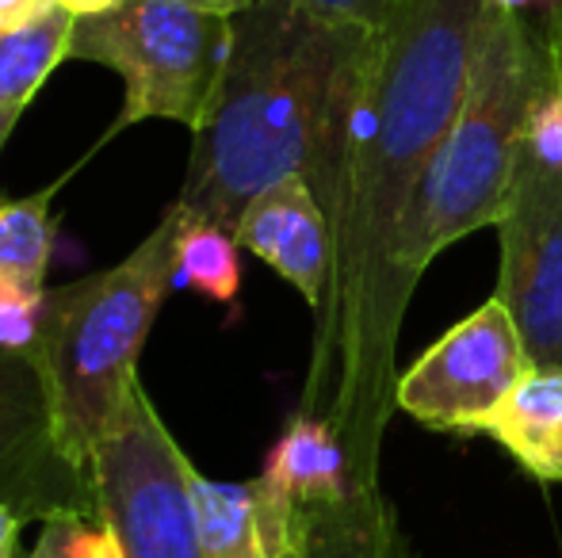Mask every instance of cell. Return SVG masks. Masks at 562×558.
Masks as SVG:
<instances>
[{
    "mask_svg": "<svg viewBox=\"0 0 562 558\" xmlns=\"http://www.w3.org/2000/svg\"><path fill=\"white\" fill-rule=\"evenodd\" d=\"M486 4L398 0L371 31L306 176L334 257L299 410L326 421L371 482L398 410V333L417 287L409 234L463 107Z\"/></svg>",
    "mask_w": 562,
    "mask_h": 558,
    "instance_id": "cell-1",
    "label": "cell"
},
{
    "mask_svg": "<svg viewBox=\"0 0 562 558\" xmlns=\"http://www.w3.org/2000/svg\"><path fill=\"white\" fill-rule=\"evenodd\" d=\"M368 38V27L322 15L303 0L241 8L215 100L192 135L177 207L234 234L265 187L311 176Z\"/></svg>",
    "mask_w": 562,
    "mask_h": 558,
    "instance_id": "cell-2",
    "label": "cell"
},
{
    "mask_svg": "<svg viewBox=\"0 0 562 558\" xmlns=\"http://www.w3.org/2000/svg\"><path fill=\"white\" fill-rule=\"evenodd\" d=\"M559 69L562 8H548L543 23H532L520 8L490 0L463 107L409 234L406 272L414 283L459 238L502 223L532 115Z\"/></svg>",
    "mask_w": 562,
    "mask_h": 558,
    "instance_id": "cell-3",
    "label": "cell"
},
{
    "mask_svg": "<svg viewBox=\"0 0 562 558\" xmlns=\"http://www.w3.org/2000/svg\"><path fill=\"white\" fill-rule=\"evenodd\" d=\"M180 223L184 215L172 203L115 269L46 287L38 367L50 395L58 447L81 470H89L92 447L112 429L138 383V356L172 291Z\"/></svg>",
    "mask_w": 562,
    "mask_h": 558,
    "instance_id": "cell-4",
    "label": "cell"
},
{
    "mask_svg": "<svg viewBox=\"0 0 562 558\" xmlns=\"http://www.w3.org/2000/svg\"><path fill=\"white\" fill-rule=\"evenodd\" d=\"M265 558H414L383 486L356 470L322 418L295 410L252 478Z\"/></svg>",
    "mask_w": 562,
    "mask_h": 558,
    "instance_id": "cell-5",
    "label": "cell"
},
{
    "mask_svg": "<svg viewBox=\"0 0 562 558\" xmlns=\"http://www.w3.org/2000/svg\"><path fill=\"white\" fill-rule=\"evenodd\" d=\"M234 15L188 0H123L97 15H77L69 61L104 66L123 77V112L112 135L146 119H172L195 135L223 77Z\"/></svg>",
    "mask_w": 562,
    "mask_h": 558,
    "instance_id": "cell-6",
    "label": "cell"
},
{
    "mask_svg": "<svg viewBox=\"0 0 562 558\" xmlns=\"http://www.w3.org/2000/svg\"><path fill=\"white\" fill-rule=\"evenodd\" d=\"M100 521L123 558H203L195 467L165 429L146 383H134L112 429L92 447Z\"/></svg>",
    "mask_w": 562,
    "mask_h": 558,
    "instance_id": "cell-7",
    "label": "cell"
},
{
    "mask_svg": "<svg viewBox=\"0 0 562 558\" xmlns=\"http://www.w3.org/2000/svg\"><path fill=\"white\" fill-rule=\"evenodd\" d=\"M497 238V298L517 321L532 367L562 372V69L532 115Z\"/></svg>",
    "mask_w": 562,
    "mask_h": 558,
    "instance_id": "cell-8",
    "label": "cell"
},
{
    "mask_svg": "<svg viewBox=\"0 0 562 558\" xmlns=\"http://www.w3.org/2000/svg\"><path fill=\"white\" fill-rule=\"evenodd\" d=\"M528 367L517 321L494 295L398 375L394 406L429 429L482 432Z\"/></svg>",
    "mask_w": 562,
    "mask_h": 558,
    "instance_id": "cell-9",
    "label": "cell"
},
{
    "mask_svg": "<svg viewBox=\"0 0 562 558\" xmlns=\"http://www.w3.org/2000/svg\"><path fill=\"white\" fill-rule=\"evenodd\" d=\"M0 505L23 524L54 516H97L92 470L66 459L38 360L0 349Z\"/></svg>",
    "mask_w": 562,
    "mask_h": 558,
    "instance_id": "cell-10",
    "label": "cell"
},
{
    "mask_svg": "<svg viewBox=\"0 0 562 558\" xmlns=\"http://www.w3.org/2000/svg\"><path fill=\"white\" fill-rule=\"evenodd\" d=\"M237 246L257 261L272 264L311 310H318L329 283V223L314 187L303 176H288L265 187L245 207L234 230Z\"/></svg>",
    "mask_w": 562,
    "mask_h": 558,
    "instance_id": "cell-11",
    "label": "cell"
},
{
    "mask_svg": "<svg viewBox=\"0 0 562 558\" xmlns=\"http://www.w3.org/2000/svg\"><path fill=\"white\" fill-rule=\"evenodd\" d=\"M540 482H562V372L528 367L513 395L482 424Z\"/></svg>",
    "mask_w": 562,
    "mask_h": 558,
    "instance_id": "cell-12",
    "label": "cell"
},
{
    "mask_svg": "<svg viewBox=\"0 0 562 558\" xmlns=\"http://www.w3.org/2000/svg\"><path fill=\"white\" fill-rule=\"evenodd\" d=\"M54 195L58 184L15 200L0 195V291H46V272L58 241V218L50 215Z\"/></svg>",
    "mask_w": 562,
    "mask_h": 558,
    "instance_id": "cell-13",
    "label": "cell"
},
{
    "mask_svg": "<svg viewBox=\"0 0 562 558\" xmlns=\"http://www.w3.org/2000/svg\"><path fill=\"white\" fill-rule=\"evenodd\" d=\"M77 15L54 8L38 23L20 31H0V112H20L35 100L46 77L69 61V38H74Z\"/></svg>",
    "mask_w": 562,
    "mask_h": 558,
    "instance_id": "cell-14",
    "label": "cell"
},
{
    "mask_svg": "<svg viewBox=\"0 0 562 558\" xmlns=\"http://www.w3.org/2000/svg\"><path fill=\"white\" fill-rule=\"evenodd\" d=\"M172 287L200 291L215 303H234L237 291H241V246H237L234 234L215 223H195V218L184 215L177 234Z\"/></svg>",
    "mask_w": 562,
    "mask_h": 558,
    "instance_id": "cell-15",
    "label": "cell"
},
{
    "mask_svg": "<svg viewBox=\"0 0 562 558\" xmlns=\"http://www.w3.org/2000/svg\"><path fill=\"white\" fill-rule=\"evenodd\" d=\"M203 558H265L252 516V482H215L195 470Z\"/></svg>",
    "mask_w": 562,
    "mask_h": 558,
    "instance_id": "cell-16",
    "label": "cell"
},
{
    "mask_svg": "<svg viewBox=\"0 0 562 558\" xmlns=\"http://www.w3.org/2000/svg\"><path fill=\"white\" fill-rule=\"evenodd\" d=\"M23 558H123V551L97 516H54Z\"/></svg>",
    "mask_w": 562,
    "mask_h": 558,
    "instance_id": "cell-17",
    "label": "cell"
},
{
    "mask_svg": "<svg viewBox=\"0 0 562 558\" xmlns=\"http://www.w3.org/2000/svg\"><path fill=\"white\" fill-rule=\"evenodd\" d=\"M306 8L322 15H334V20H345V23H356V27H368L375 31L386 15L394 12L398 0H303Z\"/></svg>",
    "mask_w": 562,
    "mask_h": 558,
    "instance_id": "cell-18",
    "label": "cell"
},
{
    "mask_svg": "<svg viewBox=\"0 0 562 558\" xmlns=\"http://www.w3.org/2000/svg\"><path fill=\"white\" fill-rule=\"evenodd\" d=\"M61 8L58 0H0V31H20Z\"/></svg>",
    "mask_w": 562,
    "mask_h": 558,
    "instance_id": "cell-19",
    "label": "cell"
},
{
    "mask_svg": "<svg viewBox=\"0 0 562 558\" xmlns=\"http://www.w3.org/2000/svg\"><path fill=\"white\" fill-rule=\"evenodd\" d=\"M20 532H23V521L8 505H0V558H23Z\"/></svg>",
    "mask_w": 562,
    "mask_h": 558,
    "instance_id": "cell-20",
    "label": "cell"
},
{
    "mask_svg": "<svg viewBox=\"0 0 562 558\" xmlns=\"http://www.w3.org/2000/svg\"><path fill=\"white\" fill-rule=\"evenodd\" d=\"M58 4L74 15H97V12H108V8L123 4V0H58Z\"/></svg>",
    "mask_w": 562,
    "mask_h": 558,
    "instance_id": "cell-21",
    "label": "cell"
},
{
    "mask_svg": "<svg viewBox=\"0 0 562 558\" xmlns=\"http://www.w3.org/2000/svg\"><path fill=\"white\" fill-rule=\"evenodd\" d=\"M195 8H207V12H223V15H237L241 8H249L252 0H188Z\"/></svg>",
    "mask_w": 562,
    "mask_h": 558,
    "instance_id": "cell-22",
    "label": "cell"
},
{
    "mask_svg": "<svg viewBox=\"0 0 562 558\" xmlns=\"http://www.w3.org/2000/svg\"><path fill=\"white\" fill-rule=\"evenodd\" d=\"M15 123H20V112H0V149H4L8 138H12Z\"/></svg>",
    "mask_w": 562,
    "mask_h": 558,
    "instance_id": "cell-23",
    "label": "cell"
},
{
    "mask_svg": "<svg viewBox=\"0 0 562 558\" xmlns=\"http://www.w3.org/2000/svg\"><path fill=\"white\" fill-rule=\"evenodd\" d=\"M543 4H548V8H562V0H543Z\"/></svg>",
    "mask_w": 562,
    "mask_h": 558,
    "instance_id": "cell-24",
    "label": "cell"
}]
</instances>
